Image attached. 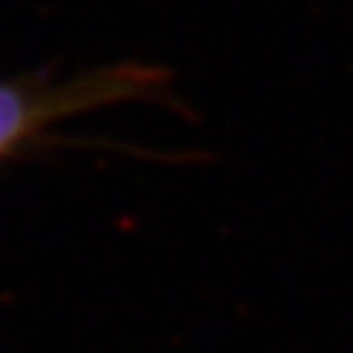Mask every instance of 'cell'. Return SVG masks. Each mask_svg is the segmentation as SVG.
<instances>
[{"label": "cell", "instance_id": "6da1fadb", "mask_svg": "<svg viewBox=\"0 0 353 353\" xmlns=\"http://www.w3.org/2000/svg\"><path fill=\"white\" fill-rule=\"evenodd\" d=\"M162 88L165 71L141 62L109 65L68 80H50L44 74L0 80V159L41 145L50 127L74 115L141 101L159 94Z\"/></svg>", "mask_w": 353, "mask_h": 353}]
</instances>
